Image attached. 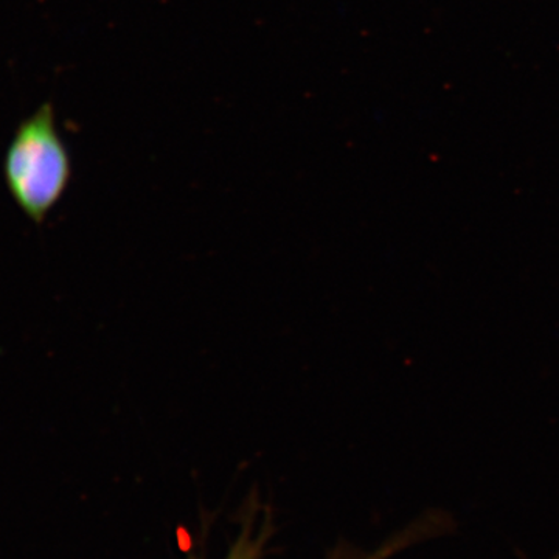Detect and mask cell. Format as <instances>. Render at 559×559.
Here are the masks:
<instances>
[{"instance_id": "6da1fadb", "label": "cell", "mask_w": 559, "mask_h": 559, "mask_svg": "<svg viewBox=\"0 0 559 559\" xmlns=\"http://www.w3.org/2000/svg\"><path fill=\"white\" fill-rule=\"evenodd\" d=\"M2 170L17 207L40 226L72 179V159L51 103H44L21 121L7 146Z\"/></svg>"}, {"instance_id": "7a4b0ae2", "label": "cell", "mask_w": 559, "mask_h": 559, "mask_svg": "<svg viewBox=\"0 0 559 559\" xmlns=\"http://www.w3.org/2000/svg\"><path fill=\"white\" fill-rule=\"evenodd\" d=\"M557 559H559V558H557Z\"/></svg>"}]
</instances>
